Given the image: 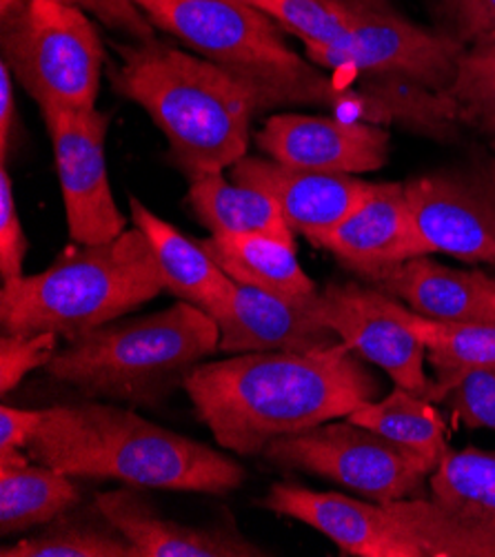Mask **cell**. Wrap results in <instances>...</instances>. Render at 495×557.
<instances>
[{"label": "cell", "instance_id": "cell-1", "mask_svg": "<svg viewBox=\"0 0 495 557\" xmlns=\"http://www.w3.org/2000/svg\"><path fill=\"white\" fill-rule=\"evenodd\" d=\"M356 356L345 343L307 354H236L200 362L183 388L220 447L260 456L276 437L347 418L375 400L380 384Z\"/></svg>", "mask_w": 495, "mask_h": 557}, {"label": "cell", "instance_id": "cell-2", "mask_svg": "<svg viewBox=\"0 0 495 557\" xmlns=\"http://www.w3.org/2000/svg\"><path fill=\"white\" fill-rule=\"evenodd\" d=\"M27 456L76 480L207 495H227L247 478L236 460L207 444L89 398L42 409Z\"/></svg>", "mask_w": 495, "mask_h": 557}, {"label": "cell", "instance_id": "cell-3", "mask_svg": "<svg viewBox=\"0 0 495 557\" xmlns=\"http://www.w3.org/2000/svg\"><path fill=\"white\" fill-rule=\"evenodd\" d=\"M109 81L140 104L189 178L227 172L247 156L258 94L220 65L160 40L119 47Z\"/></svg>", "mask_w": 495, "mask_h": 557}, {"label": "cell", "instance_id": "cell-4", "mask_svg": "<svg viewBox=\"0 0 495 557\" xmlns=\"http://www.w3.org/2000/svg\"><path fill=\"white\" fill-rule=\"evenodd\" d=\"M156 29L247 83L262 109L329 104L341 119L375 123L387 111L373 96L343 89L311 67L281 36V25L245 0H136Z\"/></svg>", "mask_w": 495, "mask_h": 557}, {"label": "cell", "instance_id": "cell-5", "mask_svg": "<svg viewBox=\"0 0 495 557\" xmlns=\"http://www.w3.org/2000/svg\"><path fill=\"white\" fill-rule=\"evenodd\" d=\"M220 345L215 320L178 300L158 313L107 322L67 343L42 367L89 400L158 407Z\"/></svg>", "mask_w": 495, "mask_h": 557}, {"label": "cell", "instance_id": "cell-6", "mask_svg": "<svg viewBox=\"0 0 495 557\" xmlns=\"http://www.w3.org/2000/svg\"><path fill=\"white\" fill-rule=\"evenodd\" d=\"M164 292L147 236L134 225L102 245H78L45 271L3 283V333L53 331L67 343L114 322Z\"/></svg>", "mask_w": 495, "mask_h": 557}, {"label": "cell", "instance_id": "cell-7", "mask_svg": "<svg viewBox=\"0 0 495 557\" xmlns=\"http://www.w3.org/2000/svg\"><path fill=\"white\" fill-rule=\"evenodd\" d=\"M3 16V63L38 107L94 109L104 49L96 27L63 0H21Z\"/></svg>", "mask_w": 495, "mask_h": 557}, {"label": "cell", "instance_id": "cell-8", "mask_svg": "<svg viewBox=\"0 0 495 557\" xmlns=\"http://www.w3.org/2000/svg\"><path fill=\"white\" fill-rule=\"evenodd\" d=\"M262 456L276 467L347 486L378 505L418 497L433 473L418 456L347 418L276 437Z\"/></svg>", "mask_w": 495, "mask_h": 557}, {"label": "cell", "instance_id": "cell-9", "mask_svg": "<svg viewBox=\"0 0 495 557\" xmlns=\"http://www.w3.org/2000/svg\"><path fill=\"white\" fill-rule=\"evenodd\" d=\"M467 45L449 34L426 32L396 14H358L332 45H305L309 61L334 72L407 83L445 94Z\"/></svg>", "mask_w": 495, "mask_h": 557}, {"label": "cell", "instance_id": "cell-10", "mask_svg": "<svg viewBox=\"0 0 495 557\" xmlns=\"http://www.w3.org/2000/svg\"><path fill=\"white\" fill-rule=\"evenodd\" d=\"M63 191L67 232L76 245H102L127 230L107 176L109 116L94 109L42 107Z\"/></svg>", "mask_w": 495, "mask_h": 557}, {"label": "cell", "instance_id": "cell-11", "mask_svg": "<svg viewBox=\"0 0 495 557\" xmlns=\"http://www.w3.org/2000/svg\"><path fill=\"white\" fill-rule=\"evenodd\" d=\"M320 320L362 360L380 367L396 386L429 400L426 349L411 331L409 307L371 285H329L315 294Z\"/></svg>", "mask_w": 495, "mask_h": 557}, {"label": "cell", "instance_id": "cell-12", "mask_svg": "<svg viewBox=\"0 0 495 557\" xmlns=\"http://www.w3.org/2000/svg\"><path fill=\"white\" fill-rule=\"evenodd\" d=\"M426 253L495 264V183L462 174H429L405 185Z\"/></svg>", "mask_w": 495, "mask_h": 557}, {"label": "cell", "instance_id": "cell-13", "mask_svg": "<svg viewBox=\"0 0 495 557\" xmlns=\"http://www.w3.org/2000/svg\"><path fill=\"white\" fill-rule=\"evenodd\" d=\"M260 507L294 518L326 535L345 555L354 557H422L389 509L334 491H311L298 484H273Z\"/></svg>", "mask_w": 495, "mask_h": 557}, {"label": "cell", "instance_id": "cell-14", "mask_svg": "<svg viewBox=\"0 0 495 557\" xmlns=\"http://www.w3.org/2000/svg\"><path fill=\"white\" fill-rule=\"evenodd\" d=\"M256 143L271 160L326 174L375 172L389 156L387 129L341 116L276 114L258 132Z\"/></svg>", "mask_w": 495, "mask_h": 557}, {"label": "cell", "instance_id": "cell-15", "mask_svg": "<svg viewBox=\"0 0 495 557\" xmlns=\"http://www.w3.org/2000/svg\"><path fill=\"white\" fill-rule=\"evenodd\" d=\"M315 294L279 296L234 281L227 302L211 313L220 329L218 351L307 354L338 345L341 338L318 315Z\"/></svg>", "mask_w": 495, "mask_h": 557}, {"label": "cell", "instance_id": "cell-16", "mask_svg": "<svg viewBox=\"0 0 495 557\" xmlns=\"http://www.w3.org/2000/svg\"><path fill=\"white\" fill-rule=\"evenodd\" d=\"M230 178L269 194L281 207L289 227L313 245L341 225L373 189V183L356 178L354 174L298 170L279 160L256 156L238 160L230 170Z\"/></svg>", "mask_w": 495, "mask_h": 557}, {"label": "cell", "instance_id": "cell-17", "mask_svg": "<svg viewBox=\"0 0 495 557\" xmlns=\"http://www.w3.org/2000/svg\"><path fill=\"white\" fill-rule=\"evenodd\" d=\"M343 267L367 277L405 260L429 256L411 218L405 185L373 183L371 194L318 243Z\"/></svg>", "mask_w": 495, "mask_h": 557}, {"label": "cell", "instance_id": "cell-18", "mask_svg": "<svg viewBox=\"0 0 495 557\" xmlns=\"http://www.w3.org/2000/svg\"><path fill=\"white\" fill-rule=\"evenodd\" d=\"M100 513L136 548L138 557H260L269 555L234 527L198 529L160 516L134 488L96 493Z\"/></svg>", "mask_w": 495, "mask_h": 557}, {"label": "cell", "instance_id": "cell-19", "mask_svg": "<svg viewBox=\"0 0 495 557\" xmlns=\"http://www.w3.org/2000/svg\"><path fill=\"white\" fill-rule=\"evenodd\" d=\"M437 322H495V277L426 260H405L364 281Z\"/></svg>", "mask_w": 495, "mask_h": 557}, {"label": "cell", "instance_id": "cell-20", "mask_svg": "<svg viewBox=\"0 0 495 557\" xmlns=\"http://www.w3.org/2000/svg\"><path fill=\"white\" fill-rule=\"evenodd\" d=\"M134 225L147 236L158 260L164 292L189 302L209 315L223 307L232 294L234 281L207 253L202 243H194L168 220L156 215L138 198L129 200Z\"/></svg>", "mask_w": 495, "mask_h": 557}, {"label": "cell", "instance_id": "cell-21", "mask_svg": "<svg viewBox=\"0 0 495 557\" xmlns=\"http://www.w3.org/2000/svg\"><path fill=\"white\" fill-rule=\"evenodd\" d=\"M187 202L211 236L258 234L296 245L294 230L269 194L225 178V172L205 174L189 183Z\"/></svg>", "mask_w": 495, "mask_h": 557}, {"label": "cell", "instance_id": "cell-22", "mask_svg": "<svg viewBox=\"0 0 495 557\" xmlns=\"http://www.w3.org/2000/svg\"><path fill=\"white\" fill-rule=\"evenodd\" d=\"M202 247L240 285L279 296H309L318 292L298 262L296 245L258 234H236L211 236L202 240Z\"/></svg>", "mask_w": 495, "mask_h": 557}, {"label": "cell", "instance_id": "cell-23", "mask_svg": "<svg viewBox=\"0 0 495 557\" xmlns=\"http://www.w3.org/2000/svg\"><path fill=\"white\" fill-rule=\"evenodd\" d=\"M32 462L25 467H0V535L3 537L34 531L83 503L76 478Z\"/></svg>", "mask_w": 495, "mask_h": 557}, {"label": "cell", "instance_id": "cell-24", "mask_svg": "<svg viewBox=\"0 0 495 557\" xmlns=\"http://www.w3.org/2000/svg\"><path fill=\"white\" fill-rule=\"evenodd\" d=\"M349 422L362 424L435 469L449 454L447 426L431 400L416 396L403 386L382 400H364L349 416Z\"/></svg>", "mask_w": 495, "mask_h": 557}, {"label": "cell", "instance_id": "cell-25", "mask_svg": "<svg viewBox=\"0 0 495 557\" xmlns=\"http://www.w3.org/2000/svg\"><path fill=\"white\" fill-rule=\"evenodd\" d=\"M3 557H138L134 544L109 522L96 503H83L42 524L29 537L3 546Z\"/></svg>", "mask_w": 495, "mask_h": 557}, {"label": "cell", "instance_id": "cell-26", "mask_svg": "<svg viewBox=\"0 0 495 557\" xmlns=\"http://www.w3.org/2000/svg\"><path fill=\"white\" fill-rule=\"evenodd\" d=\"M422 557H495V531L478 527L433 499L407 497L384 505Z\"/></svg>", "mask_w": 495, "mask_h": 557}, {"label": "cell", "instance_id": "cell-27", "mask_svg": "<svg viewBox=\"0 0 495 557\" xmlns=\"http://www.w3.org/2000/svg\"><path fill=\"white\" fill-rule=\"evenodd\" d=\"M431 499L443 509L495 531V451H451L429 475Z\"/></svg>", "mask_w": 495, "mask_h": 557}, {"label": "cell", "instance_id": "cell-28", "mask_svg": "<svg viewBox=\"0 0 495 557\" xmlns=\"http://www.w3.org/2000/svg\"><path fill=\"white\" fill-rule=\"evenodd\" d=\"M407 322L422 341L437 377L469 369H495V322H437L411 309Z\"/></svg>", "mask_w": 495, "mask_h": 557}, {"label": "cell", "instance_id": "cell-29", "mask_svg": "<svg viewBox=\"0 0 495 557\" xmlns=\"http://www.w3.org/2000/svg\"><path fill=\"white\" fill-rule=\"evenodd\" d=\"M447 98L456 119L495 136V36L462 51Z\"/></svg>", "mask_w": 495, "mask_h": 557}, {"label": "cell", "instance_id": "cell-30", "mask_svg": "<svg viewBox=\"0 0 495 557\" xmlns=\"http://www.w3.org/2000/svg\"><path fill=\"white\" fill-rule=\"evenodd\" d=\"M249 5L296 34L305 45H332L343 38L358 12L334 0H251Z\"/></svg>", "mask_w": 495, "mask_h": 557}, {"label": "cell", "instance_id": "cell-31", "mask_svg": "<svg viewBox=\"0 0 495 557\" xmlns=\"http://www.w3.org/2000/svg\"><path fill=\"white\" fill-rule=\"evenodd\" d=\"M429 400L447 407L454 422L465 429L495 431V369H469L437 377Z\"/></svg>", "mask_w": 495, "mask_h": 557}, {"label": "cell", "instance_id": "cell-32", "mask_svg": "<svg viewBox=\"0 0 495 557\" xmlns=\"http://www.w3.org/2000/svg\"><path fill=\"white\" fill-rule=\"evenodd\" d=\"M61 336L53 331L40 333H3L0 338V394L8 396L21 380L42 369L59 351Z\"/></svg>", "mask_w": 495, "mask_h": 557}, {"label": "cell", "instance_id": "cell-33", "mask_svg": "<svg viewBox=\"0 0 495 557\" xmlns=\"http://www.w3.org/2000/svg\"><path fill=\"white\" fill-rule=\"evenodd\" d=\"M29 243L25 238L21 215L16 207L14 185L8 172V162L0 166V277L3 283L23 277V262Z\"/></svg>", "mask_w": 495, "mask_h": 557}, {"label": "cell", "instance_id": "cell-34", "mask_svg": "<svg viewBox=\"0 0 495 557\" xmlns=\"http://www.w3.org/2000/svg\"><path fill=\"white\" fill-rule=\"evenodd\" d=\"M18 3L21 0H0V14H8ZM63 3L76 5L83 12H91L107 27L123 32L125 36L134 38L136 42L156 38L153 23L138 8L136 0H63Z\"/></svg>", "mask_w": 495, "mask_h": 557}, {"label": "cell", "instance_id": "cell-35", "mask_svg": "<svg viewBox=\"0 0 495 557\" xmlns=\"http://www.w3.org/2000/svg\"><path fill=\"white\" fill-rule=\"evenodd\" d=\"M443 10L465 45L495 36V0H443Z\"/></svg>", "mask_w": 495, "mask_h": 557}, {"label": "cell", "instance_id": "cell-36", "mask_svg": "<svg viewBox=\"0 0 495 557\" xmlns=\"http://www.w3.org/2000/svg\"><path fill=\"white\" fill-rule=\"evenodd\" d=\"M42 422V409L0 407V454L27 451L32 437Z\"/></svg>", "mask_w": 495, "mask_h": 557}, {"label": "cell", "instance_id": "cell-37", "mask_svg": "<svg viewBox=\"0 0 495 557\" xmlns=\"http://www.w3.org/2000/svg\"><path fill=\"white\" fill-rule=\"evenodd\" d=\"M18 138V109L14 94V76L12 70L0 63V153L3 162H8L12 145Z\"/></svg>", "mask_w": 495, "mask_h": 557}, {"label": "cell", "instance_id": "cell-38", "mask_svg": "<svg viewBox=\"0 0 495 557\" xmlns=\"http://www.w3.org/2000/svg\"><path fill=\"white\" fill-rule=\"evenodd\" d=\"M358 14H394L389 0H334Z\"/></svg>", "mask_w": 495, "mask_h": 557}, {"label": "cell", "instance_id": "cell-39", "mask_svg": "<svg viewBox=\"0 0 495 557\" xmlns=\"http://www.w3.org/2000/svg\"><path fill=\"white\" fill-rule=\"evenodd\" d=\"M493 147H495V136H493ZM491 181L495 183V164H493V172H491Z\"/></svg>", "mask_w": 495, "mask_h": 557}, {"label": "cell", "instance_id": "cell-40", "mask_svg": "<svg viewBox=\"0 0 495 557\" xmlns=\"http://www.w3.org/2000/svg\"><path fill=\"white\" fill-rule=\"evenodd\" d=\"M245 3H251V0H245Z\"/></svg>", "mask_w": 495, "mask_h": 557}]
</instances>
